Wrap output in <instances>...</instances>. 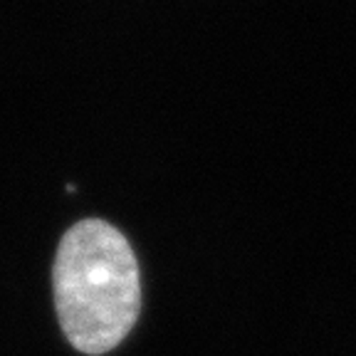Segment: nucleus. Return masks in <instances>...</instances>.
Returning a JSON list of instances; mask_svg holds the SVG:
<instances>
[{"label": "nucleus", "instance_id": "f257e3e1", "mask_svg": "<svg viewBox=\"0 0 356 356\" xmlns=\"http://www.w3.org/2000/svg\"><path fill=\"white\" fill-rule=\"evenodd\" d=\"M52 287L62 332L82 354L111 351L139 319V262L129 240L99 218L77 222L60 240Z\"/></svg>", "mask_w": 356, "mask_h": 356}]
</instances>
